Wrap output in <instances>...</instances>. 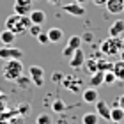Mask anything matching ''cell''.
I'll list each match as a JSON object with an SVG mask.
<instances>
[{"instance_id":"cell-23","label":"cell","mask_w":124,"mask_h":124,"mask_svg":"<svg viewBox=\"0 0 124 124\" xmlns=\"http://www.w3.org/2000/svg\"><path fill=\"white\" fill-rule=\"evenodd\" d=\"M41 32H43L41 25H36V23H32V25L29 27V34H30L32 37H37V36H39V34H41Z\"/></svg>"},{"instance_id":"cell-5","label":"cell","mask_w":124,"mask_h":124,"mask_svg":"<svg viewBox=\"0 0 124 124\" xmlns=\"http://www.w3.org/2000/svg\"><path fill=\"white\" fill-rule=\"evenodd\" d=\"M78 48H82V37L80 36H71L67 44H66V48L62 50V55H64L66 59H71L73 53H75Z\"/></svg>"},{"instance_id":"cell-17","label":"cell","mask_w":124,"mask_h":124,"mask_svg":"<svg viewBox=\"0 0 124 124\" xmlns=\"http://www.w3.org/2000/svg\"><path fill=\"white\" fill-rule=\"evenodd\" d=\"M14 41H16V34H13L11 30L4 29L0 32V43L2 44H14Z\"/></svg>"},{"instance_id":"cell-7","label":"cell","mask_w":124,"mask_h":124,"mask_svg":"<svg viewBox=\"0 0 124 124\" xmlns=\"http://www.w3.org/2000/svg\"><path fill=\"white\" fill-rule=\"evenodd\" d=\"M32 2L34 0H14V13L21 16H29L32 11Z\"/></svg>"},{"instance_id":"cell-14","label":"cell","mask_w":124,"mask_h":124,"mask_svg":"<svg viewBox=\"0 0 124 124\" xmlns=\"http://www.w3.org/2000/svg\"><path fill=\"white\" fill-rule=\"evenodd\" d=\"M29 18L32 23H36V25H43L44 23V20H46V13L41 9H32L30 11V14H29Z\"/></svg>"},{"instance_id":"cell-26","label":"cell","mask_w":124,"mask_h":124,"mask_svg":"<svg viewBox=\"0 0 124 124\" xmlns=\"http://www.w3.org/2000/svg\"><path fill=\"white\" fill-rule=\"evenodd\" d=\"M87 71L91 73V75L98 71V60H89V64H87Z\"/></svg>"},{"instance_id":"cell-11","label":"cell","mask_w":124,"mask_h":124,"mask_svg":"<svg viewBox=\"0 0 124 124\" xmlns=\"http://www.w3.org/2000/svg\"><path fill=\"white\" fill-rule=\"evenodd\" d=\"M82 99L85 101V103H89V105H94L96 101L99 99V92H98V89H96V87H87L85 91L82 92Z\"/></svg>"},{"instance_id":"cell-36","label":"cell","mask_w":124,"mask_h":124,"mask_svg":"<svg viewBox=\"0 0 124 124\" xmlns=\"http://www.w3.org/2000/svg\"><path fill=\"white\" fill-rule=\"evenodd\" d=\"M112 124H117V122H112Z\"/></svg>"},{"instance_id":"cell-28","label":"cell","mask_w":124,"mask_h":124,"mask_svg":"<svg viewBox=\"0 0 124 124\" xmlns=\"http://www.w3.org/2000/svg\"><path fill=\"white\" fill-rule=\"evenodd\" d=\"M48 2L52 5H62V4H64V0H48Z\"/></svg>"},{"instance_id":"cell-2","label":"cell","mask_w":124,"mask_h":124,"mask_svg":"<svg viewBox=\"0 0 124 124\" xmlns=\"http://www.w3.org/2000/svg\"><path fill=\"white\" fill-rule=\"evenodd\" d=\"M124 48V41H122V37H106L103 43H101V53L103 55H108V57H114V55H119L121 53V50Z\"/></svg>"},{"instance_id":"cell-3","label":"cell","mask_w":124,"mask_h":124,"mask_svg":"<svg viewBox=\"0 0 124 124\" xmlns=\"http://www.w3.org/2000/svg\"><path fill=\"white\" fill-rule=\"evenodd\" d=\"M23 75V62L21 60H5L4 66V78L7 82H16Z\"/></svg>"},{"instance_id":"cell-12","label":"cell","mask_w":124,"mask_h":124,"mask_svg":"<svg viewBox=\"0 0 124 124\" xmlns=\"http://www.w3.org/2000/svg\"><path fill=\"white\" fill-rule=\"evenodd\" d=\"M105 7L110 14H121L124 11V0H108L105 4Z\"/></svg>"},{"instance_id":"cell-29","label":"cell","mask_w":124,"mask_h":124,"mask_svg":"<svg viewBox=\"0 0 124 124\" xmlns=\"http://www.w3.org/2000/svg\"><path fill=\"white\" fill-rule=\"evenodd\" d=\"M92 2H94L96 5H103V7H105V4L108 2V0H92Z\"/></svg>"},{"instance_id":"cell-4","label":"cell","mask_w":124,"mask_h":124,"mask_svg":"<svg viewBox=\"0 0 124 124\" xmlns=\"http://www.w3.org/2000/svg\"><path fill=\"white\" fill-rule=\"evenodd\" d=\"M0 59L2 60H23V52L13 44H2L0 48Z\"/></svg>"},{"instance_id":"cell-33","label":"cell","mask_w":124,"mask_h":124,"mask_svg":"<svg viewBox=\"0 0 124 124\" xmlns=\"http://www.w3.org/2000/svg\"><path fill=\"white\" fill-rule=\"evenodd\" d=\"M119 55H121V60H124V48L121 50V53H119Z\"/></svg>"},{"instance_id":"cell-10","label":"cell","mask_w":124,"mask_h":124,"mask_svg":"<svg viewBox=\"0 0 124 124\" xmlns=\"http://www.w3.org/2000/svg\"><path fill=\"white\" fill-rule=\"evenodd\" d=\"M94 105H96V114L99 115V119L110 121V105L106 101H101V99H98Z\"/></svg>"},{"instance_id":"cell-16","label":"cell","mask_w":124,"mask_h":124,"mask_svg":"<svg viewBox=\"0 0 124 124\" xmlns=\"http://www.w3.org/2000/svg\"><path fill=\"white\" fill-rule=\"evenodd\" d=\"M112 71L117 78V82H124V60H117L112 66Z\"/></svg>"},{"instance_id":"cell-19","label":"cell","mask_w":124,"mask_h":124,"mask_svg":"<svg viewBox=\"0 0 124 124\" xmlns=\"http://www.w3.org/2000/svg\"><path fill=\"white\" fill-rule=\"evenodd\" d=\"M46 34H48L50 43H60L62 39H64V32H62L60 29H50Z\"/></svg>"},{"instance_id":"cell-21","label":"cell","mask_w":124,"mask_h":124,"mask_svg":"<svg viewBox=\"0 0 124 124\" xmlns=\"http://www.w3.org/2000/svg\"><path fill=\"white\" fill-rule=\"evenodd\" d=\"M36 124H53V122H52V115H48V114H39L37 119H36Z\"/></svg>"},{"instance_id":"cell-37","label":"cell","mask_w":124,"mask_h":124,"mask_svg":"<svg viewBox=\"0 0 124 124\" xmlns=\"http://www.w3.org/2000/svg\"><path fill=\"white\" fill-rule=\"evenodd\" d=\"M122 36H124V34H122Z\"/></svg>"},{"instance_id":"cell-25","label":"cell","mask_w":124,"mask_h":124,"mask_svg":"<svg viewBox=\"0 0 124 124\" xmlns=\"http://www.w3.org/2000/svg\"><path fill=\"white\" fill-rule=\"evenodd\" d=\"M52 108H53V112L60 114V112H64V110H66V105L62 103L60 99H55V101H53V105H52Z\"/></svg>"},{"instance_id":"cell-35","label":"cell","mask_w":124,"mask_h":124,"mask_svg":"<svg viewBox=\"0 0 124 124\" xmlns=\"http://www.w3.org/2000/svg\"><path fill=\"white\" fill-rule=\"evenodd\" d=\"M122 41H124V36H122Z\"/></svg>"},{"instance_id":"cell-8","label":"cell","mask_w":124,"mask_h":124,"mask_svg":"<svg viewBox=\"0 0 124 124\" xmlns=\"http://www.w3.org/2000/svg\"><path fill=\"white\" fill-rule=\"evenodd\" d=\"M69 66L73 69H80V67L85 66V53H83L82 48H78L75 53H73V57L69 59Z\"/></svg>"},{"instance_id":"cell-1","label":"cell","mask_w":124,"mask_h":124,"mask_svg":"<svg viewBox=\"0 0 124 124\" xmlns=\"http://www.w3.org/2000/svg\"><path fill=\"white\" fill-rule=\"evenodd\" d=\"M30 25H32V21H30L29 16H21V14L13 13L11 16H7V18H5V29L11 30L13 34H16V36L27 34Z\"/></svg>"},{"instance_id":"cell-9","label":"cell","mask_w":124,"mask_h":124,"mask_svg":"<svg viewBox=\"0 0 124 124\" xmlns=\"http://www.w3.org/2000/svg\"><path fill=\"white\" fill-rule=\"evenodd\" d=\"M62 9H64L67 14H71V16H83L85 14V7H83L82 4H76V2L62 4Z\"/></svg>"},{"instance_id":"cell-31","label":"cell","mask_w":124,"mask_h":124,"mask_svg":"<svg viewBox=\"0 0 124 124\" xmlns=\"http://www.w3.org/2000/svg\"><path fill=\"white\" fill-rule=\"evenodd\" d=\"M60 76H62L60 73H55V75H53V80H55V82H60Z\"/></svg>"},{"instance_id":"cell-15","label":"cell","mask_w":124,"mask_h":124,"mask_svg":"<svg viewBox=\"0 0 124 124\" xmlns=\"http://www.w3.org/2000/svg\"><path fill=\"white\" fill-rule=\"evenodd\" d=\"M124 121V110L121 106H110V122H122Z\"/></svg>"},{"instance_id":"cell-34","label":"cell","mask_w":124,"mask_h":124,"mask_svg":"<svg viewBox=\"0 0 124 124\" xmlns=\"http://www.w3.org/2000/svg\"><path fill=\"white\" fill-rule=\"evenodd\" d=\"M5 119H0V124H7V122H4Z\"/></svg>"},{"instance_id":"cell-13","label":"cell","mask_w":124,"mask_h":124,"mask_svg":"<svg viewBox=\"0 0 124 124\" xmlns=\"http://www.w3.org/2000/svg\"><path fill=\"white\" fill-rule=\"evenodd\" d=\"M122 34H124V21L122 20L114 21L108 29V36L110 37H122Z\"/></svg>"},{"instance_id":"cell-30","label":"cell","mask_w":124,"mask_h":124,"mask_svg":"<svg viewBox=\"0 0 124 124\" xmlns=\"http://www.w3.org/2000/svg\"><path fill=\"white\" fill-rule=\"evenodd\" d=\"M119 106L124 110V94H122V96H119Z\"/></svg>"},{"instance_id":"cell-20","label":"cell","mask_w":124,"mask_h":124,"mask_svg":"<svg viewBox=\"0 0 124 124\" xmlns=\"http://www.w3.org/2000/svg\"><path fill=\"white\" fill-rule=\"evenodd\" d=\"M98 121H99V115L96 112H87L82 117V124H98Z\"/></svg>"},{"instance_id":"cell-27","label":"cell","mask_w":124,"mask_h":124,"mask_svg":"<svg viewBox=\"0 0 124 124\" xmlns=\"http://www.w3.org/2000/svg\"><path fill=\"white\" fill-rule=\"evenodd\" d=\"M36 39H37V41L41 43V44H48V43H50V39H48V34H46V32H41V34H39V36H37Z\"/></svg>"},{"instance_id":"cell-6","label":"cell","mask_w":124,"mask_h":124,"mask_svg":"<svg viewBox=\"0 0 124 124\" xmlns=\"http://www.w3.org/2000/svg\"><path fill=\"white\" fill-rule=\"evenodd\" d=\"M29 78L32 80L34 85L43 87V83H44V71H43V67L41 66H30L29 67Z\"/></svg>"},{"instance_id":"cell-18","label":"cell","mask_w":124,"mask_h":124,"mask_svg":"<svg viewBox=\"0 0 124 124\" xmlns=\"http://www.w3.org/2000/svg\"><path fill=\"white\" fill-rule=\"evenodd\" d=\"M89 82H91V87H96V89H98L101 83H105V71H96V73H92Z\"/></svg>"},{"instance_id":"cell-32","label":"cell","mask_w":124,"mask_h":124,"mask_svg":"<svg viewBox=\"0 0 124 124\" xmlns=\"http://www.w3.org/2000/svg\"><path fill=\"white\" fill-rule=\"evenodd\" d=\"M75 2H76V4H82V5H85V4L89 2V0H75Z\"/></svg>"},{"instance_id":"cell-24","label":"cell","mask_w":124,"mask_h":124,"mask_svg":"<svg viewBox=\"0 0 124 124\" xmlns=\"http://www.w3.org/2000/svg\"><path fill=\"white\" fill-rule=\"evenodd\" d=\"M117 82V78L114 75V71H105V83H108V85H112V83H115Z\"/></svg>"},{"instance_id":"cell-22","label":"cell","mask_w":124,"mask_h":124,"mask_svg":"<svg viewBox=\"0 0 124 124\" xmlns=\"http://www.w3.org/2000/svg\"><path fill=\"white\" fill-rule=\"evenodd\" d=\"M112 62H108V60H103V59H99L98 60V71H110L112 69Z\"/></svg>"}]
</instances>
